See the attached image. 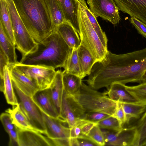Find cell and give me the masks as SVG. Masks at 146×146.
<instances>
[{"label":"cell","instance_id":"cell-8","mask_svg":"<svg viewBox=\"0 0 146 146\" xmlns=\"http://www.w3.org/2000/svg\"><path fill=\"white\" fill-rule=\"evenodd\" d=\"M13 66L27 77L35 80L41 90L50 87L56 72L55 69L52 68L23 64L19 62Z\"/></svg>","mask_w":146,"mask_h":146},{"label":"cell","instance_id":"cell-13","mask_svg":"<svg viewBox=\"0 0 146 146\" xmlns=\"http://www.w3.org/2000/svg\"><path fill=\"white\" fill-rule=\"evenodd\" d=\"M118 9L146 24V0H113Z\"/></svg>","mask_w":146,"mask_h":146},{"label":"cell","instance_id":"cell-11","mask_svg":"<svg viewBox=\"0 0 146 146\" xmlns=\"http://www.w3.org/2000/svg\"><path fill=\"white\" fill-rule=\"evenodd\" d=\"M42 114L46 128L45 135L48 138L54 141L70 138L71 129L66 125L67 123L65 121L59 117H51L43 112Z\"/></svg>","mask_w":146,"mask_h":146},{"label":"cell","instance_id":"cell-26","mask_svg":"<svg viewBox=\"0 0 146 146\" xmlns=\"http://www.w3.org/2000/svg\"><path fill=\"white\" fill-rule=\"evenodd\" d=\"M0 22L1 23L7 36L15 45L14 32L7 0H0Z\"/></svg>","mask_w":146,"mask_h":146},{"label":"cell","instance_id":"cell-5","mask_svg":"<svg viewBox=\"0 0 146 146\" xmlns=\"http://www.w3.org/2000/svg\"><path fill=\"white\" fill-rule=\"evenodd\" d=\"M81 44L89 51L96 61L101 62L108 51L102 44L78 1V14Z\"/></svg>","mask_w":146,"mask_h":146},{"label":"cell","instance_id":"cell-29","mask_svg":"<svg viewBox=\"0 0 146 146\" xmlns=\"http://www.w3.org/2000/svg\"><path fill=\"white\" fill-rule=\"evenodd\" d=\"M66 72L77 76L82 79L84 78L78 55L77 49H72L64 68Z\"/></svg>","mask_w":146,"mask_h":146},{"label":"cell","instance_id":"cell-27","mask_svg":"<svg viewBox=\"0 0 146 146\" xmlns=\"http://www.w3.org/2000/svg\"><path fill=\"white\" fill-rule=\"evenodd\" d=\"M120 103L125 114L126 123L127 124L132 119H139L146 110V106L137 102Z\"/></svg>","mask_w":146,"mask_h":146},{"label":"cell","instance_id":"cell-33","mask_svg":"<svg viewBox=\"0 0 146 146\" xmlns=\"http://www.w3.org/2000/svg\"><path fill=\"white\" fill-rule=\"evenodd\" d=\"M97 123L102 129L118 131L123 128V126L118 120L112 116H110Z\"/></svg>","mask_w":146,"mask_h":146},{"label":"cell","instance_id":"cell-6","mask_svg":"<svg viewBox=\"0 0 146 146\" xmlns=\"http://www.w3.org/2000/svg\"><path fill=\"white\" fill-rule=\"evenodd\" d=\"M17 49L22 56L31 52L37 43L31 37L21 19L13 0H7Z\"/></svg>","mask_w":146,"mask_h":146},{"label":"cell","instance_id":"cell-10","mask_svg":"<svg viewBox=\"0 0 146 146\" xmlns=\"http://www.w3.org/2000/svg\"><path fill=\"white\" fill-rule=\"evenodd\" d=\"M84 110L72 96L64 91L59 117L67 123L70 128L75 126L85 113Z\"/></svg>","mask_w":146,"mask_h":146},{"label":"cell","instance_id":"cell-35","mask_svg":"<svg viewBox=\"0 0 146 146\" xmlns=\"http://www.w3.org/2000/svg\"><path fill=\"white\" fill-rule=\"evenodd\" d=\"M110 116H111L100 112H91L86 113L80 119L98 123Z\"/></svg>","mask_w":146,"mask_h":146},{"label":"cell","instance_id":"cell-18","mask_svg":"<svg viewBox=\"0 0 146 146\" xmlns=\"http://www.w3.org/2000/svg\"><path fill=\"white\" fill-rule=\"evenodd\" d=\"M62 8L65 21L70 23L79 34L78 20V0H58Z\"/></svg>","mask_w":146,"mask_h":146},{"label":"cell","instance_id":"cell-41","mask_svg":"<svg viewBox=\"0 0 146 146\" xmlns=\"http://www.w3.org/2000/svg\"><path fill=\"white\" fill-rule=\"evenodd\" d=\"M77 146H98L87 136L83 135L76 138Z\"/></svg>","mask_w":146,"mask_h":146},{"label":"cell","instance_id":"cell-31","mask_svg":"<svg viewBox=\"0 0 146 146\" xmlns=\"http://www.w3.org/2000/svg\"><path fill=\"white\" fill-rule=\"evenodd\" d=\"M55 30L59 25L65 21L62 8L58 0H46Z\"/></svg>","mask_w":146,"mask_h":146},{"label":"cell","instance_id":"cell-37","mask_svg":"<svg viewBox=\"0 0 146 146\" xmlns=\"http://www.w3.org/2000/svg\"><path fill=\"white\" fill-rule=\"evenodd\" d=\"M116 118L123 126L126 123L125 115L121 103L117 102L116 110L113 115L111 116Z\"/></svg>","mask_w":146,"mask_h":146},{"label":"cell","instance_id":"cell-24","mask_svg":"<svg viewBox=\"0 0 146 146\" xmlns=\"http://www.w3.org/2000/svg\"><path fill=\"white\" fill-rule=\"evenodd\" d=\"M5 112L10 114L13 123L18 128L21 129L35 130L21 110L19 104L13 106L12 108L7 109Z\"/></svg>","mask_w":146,"mask_h":146},{"label":"cell","instance_id":"cell-30","mask_svg":"<svg viewBox=\"0 0 146 146\" xmlns=\"http://www.w3.org/2000/svg\"><path fill=\"white\" fill-rule=\"evenodd\" d=\"M84 11L104 46L107 48L108 40L105 33L102 30L96 19V17L91 11L84 0H78Z\"/></svg>","mask_w":146,"mask_h":146},{"label":"cell","instance_id":"cell-16","mask_svg":"<svg viewBox=\"0 0 146 146\" xmlns=\"http://www.w3.org/2000/svg\"><path fill=\"white\" fill-rule=\"evenodd\" d=\"M32 98L43 113L53 117H59L52 99L49 88L39 90Z\"/></svg>","mask_w":146,"mask_h":146},{"label":"cell","instance_id":"cell-19","mask_svg":"<svg viewBox=\"0 0 146 146\" xmlns=\"http://www.w3.org/2000/svg\"><path fill=\"white\" fill-rule=\"evenodd\" d=\"M64 40L71 49H78L81 40L78 32L69 23L65 21L56 29Z\"/></svg>","mask_w":146,"mask_h":146},{"label":"cell","instance_id":"cell-2","mask_svg":"<svg viewBox=\"0 0 146 146\" xmlns=\"http://www.w3.org/2000/svg\"><path fill=\"white\" fill-rule=\"evenodd\" d=\"M71 49L55 30L37 43L32 51L23 56L19 63L55 69L64 68Z\"/></svg>","mask_w":146,"mask_h":146},{"label":"cell","instance_id":"cell-43","mask_svg":"<svg viewBox=\"0 0 146 146\" xmlns=\"http://www.w3.org/2000/svg\"><path fill=\"white\" fill-rule=\"evenodd\" d=\"M81 121L80 119L75 126L70 128V138H77L83 135L81 131Z\"/></svg>","mask_w":146,"mask_h":146},{"label":"cell","instance_id":"cell-20","mask_svg":"<svg viewBox=\"0 0 146 146\" xmlns=\"http://www.w3.org/2000/svg\"><path fill=\"white\" fill-rule=\"evenodd\" d=\"M62 73L61 70L56 71L54 79L49 88L52 102L59 116L64 91Z\"/></svg>","mask_w":146,"mask_h":146},{"label":"cell","instance_id":"cell-14","mask_svg":"<svg viewBox=\"0 0 146 146\" xmlns=\"http://www.w3.org/2000/svg\"><path fill=\"white\" fill-rule=\"evenodd\" d=\"M18 130L19 146H54L52 140L36 130Z\"/></svg>","mask_w":146,"mask_h":146},{"label":"cell","instance_id":"cell-34","mask_svg":"<svg viewBox=\"0 0 146 146\" xmlns=\"http://www.w3.org/2000/svg\"><path fill=\"white\" fill-rule=\"evenodd\" d=\"M87 136L98 146L105 145L104 138L102 131L98 124L93 128Z\"/></svg>","mask_w":146,"mask_h":146},{"label":"cell","instance_id":"cell-38","mask_svg":"<svg viewBox=\"0 0 146 146\" xmlns=\"http://www.w3.org/2000/svg\"><path fill=\"white\" fill-rule=\"evenodd\" d=\"M130 21L139 33L146 38V24L133 17H131Z\"/></svg>","mask_w":146,"mask_h":146},{"label":"cell","instance_id":"cell-9","mask_svg":"<svg viewBox=\"0 0 146 146\" xmlns=\"http://www.w3.org/2000/svg\"><path fill=\"white\" fill-rule=\"evenodd\" d=\"M87 2L96 17H100L115 25L119 23V10L113 0H87Z\"/></svg>","mask_w":146,"mask_h":146},{"label":"cell","instance_id":"cell-22","mask_svg":"<svg viewBox=\"0 0 146 146\" xmlns=\"http://www.w3.org/2000/svg\"><path fill=\"white\" fill-rule=\"evenodd\" d=\"M0 48L7 56L9 61V66H13L19 62L15 51V46L7 36L0 22Z\"/></svg>","mask_w":146,"mask_h":146},{"label":"cell","instance_id":"cell-32","mask_svg":"<svg viewBox=\"0 0 146 146\" xmlns=\"http://www.w3.org/2000/svg\"><path fill=\"white\" fill-rule=\"evenodd\" d=\"M125 86L137 103L146 106V83L134 86L125 85Z\"/></svg>","mask_w":146,"mask_h":146},{"label":"cell","instance_id":"cell-15","mask_svg":"<svg viewBox=\"0 0 146 146\" xmlns=\"http://www.w3.org/2000/svg\"><path fill=\"white\" fill-rule=\"evenodd\" d=\"M13 83L26 95L32 97L40 90L36 82L15 68L10 67Z\"/></svg>","mask_w":146,"mask_h":146},{"label":"cell","instance_id":"cell-42","mask_svg":"<svg viewBox=\"0 0 146 146\" xmlns=\"http://www.w3.org/2000/svg\"><path fill=\"white\" fill-rule=\"evenodd\" d=\"M6 65L9 66V63L8 58L3 51L0 49V76L3 78V75L4 67Z\"/></svg>","mask_w":146,"mask_h":146},{"label":"cell","instance_id":"cell-3","mask_svg":"<svg viewBox=\"0 0 146 146\" xmlns=\"http://www.w3.org/2000/svg\"><path fill=\"white\" fill-rule=\"evenodd\" d=\"M21 19L37 43L55 31L46 0H13Z\"/></svg>","mask_w":146,"mask_h":146},{"label":"cell","instance_id":"cell-28","mask_svg":"<svg viewBox=\"0 0 146 146\" xmlns=\"http://www.w3.org/2000/svg\"><path fill=\"white\" fill-rule=\"evenodd\" d=\"M134 126L135 134L133 146H146V110Z\"/></svg>","mask_w":146,"mask_h":146},{"label":"cell","instance_id":"cell-7","mask_svg":"<svg viewBox=\"0 0 146 146\" xmlns=\"http://www.w3.org/2000/svg\"><path fill=\"white\" fill-rule=\"evenodd\" d=\"M13 84L20 108L29 122L35 130L45 134L46 128L42 111L32 97L24 93L13 83Z\"/></svg>","mask_w":146,"mask_h":146},{"label":"cell","instance_id":"cell-4","mask_svg":"<svg viewBox=\"0 0 146 146\" xmlns=\"http://www.w3.org/2000/svg\"><path fill=\"white\" fill-rule=\"evenodd\" d=\"M72 96L86 113L96 112L111 116L117 106V102L111 99L104 92H99L82 82L79 92Z\"/></svg>","mask_w":146,"mask_h":146},{"label":"cell","instance_id":"cell-12","mask_svg":"<svg viewBox=\"0 0 146 146\" xmlns=\"http://www.w3.org/2000/svg\"><path fill=\"white\" fill-rule=\"evenodd\" d=\"M101 129L104 137L105 145L133 146L135 134L134 125L123 127L118 131Z\"/></svg>","mask_w":146,"mask_h":146},{"label":"cell","instance_id":"cell-17","mask_svg":"<svg viewBox=\"0 0 146 146\" xmlns=\"http://www.w3.org/2000/svg\"><path fill=\"white\" fill-rule=\"evenodd\" d=\"M0 90L3 93L8 104L12 106L19 104L13 86L10 67L7 65L4 67L3 78H0Z\"/></svg>","mask_w":146,"mask_h":146},{"label":"cell","instance_id":"cell-39","mask_svg":"<svg viewBox=\"0 0 146 146\" xmlns=\"http://www.w3.org/2000/svg\"><path fill=\"white\" fill-rule=\"evenodd\" d=\"M81 119L80 125L82 134L83 135L87 136L91 130L98 123H97Z\"/></svg>","mask_w":146,"mask_h":146},{"label":"cell","instance_id":"cell-36","mask_svg":"<svg viewBox=\"0 0 146 146\" xmlns=\"http://www.w3.org/2000/svg\"><path fill=\"white\" fill-rule=\"evenodd\" d=\"M0 119L7 132L16 127L13 122L10 115L6 112L1 113L0 116Z\"/></svg>","mask_w":146,"mask_h":146},{"label":"cell","instance_id":"cell-25","mask_svg":"<svg viewBox=\"0 0 146 146\" xmlns=\"http://www.w3.org/2000/svg\"><path fill=\"white\" fill-rule=\"evenodd\" d=\"M82 79L76 75L63 71L62 81L64 91L68 96H73L79 91Z\"/></svg>","mask_w":146,"mask_h":146},{"label":"cell","instance_id":"cell-44","mask_svg":"<svg viewBox=\"0 0 146 146\" xmlns=\"http://www.w3.org/2000/svg\"><path fill=\"white\" fill-rule=\"evenodd\" d=\"M145 83H146V70L143 74L139 84Z\"/></svg>","mask_w":146,"mask_h":146},{"label":"cell","instance_id":"cell-23","mask_svg":"<svg viewBox=\"0 0 146 146\" xmlns=\"http://www.w3.org/2000/svg\"><path fill=\"white\" fill-rule=\"evenodd\" d=\"M77 52L80 68L84 77L90 74L96 62L89 51L81 44L77 49Z\"/></svg>","mask_w":146,"mask_h":146},{"label":"cell","instance_id":"cell-40","mask_svg":"<svg viewBox=\"0 0 146 146\" xmlns=\"http://www.w3.org/2000/svg\"><path fill=\"white\" fill-rule=\"evenodd\" d=\"M7 133L9 138V145L19 146L18 128L16 127L15 129L9 130Z\"/></svg>","mask_w":146,"mask_h":146},{"label":"cell","instance_id":"cell-21","mask_svg":"<svg viewBox=\"0 0 146 146\" xmlns=\"http://www.w3.org/2000/svg\"><path fill=\"white\" fill-rule=\"evenodd\" d=\"M104 92L111 99L120 102L136 103L135 100L125 88V85L114 83Z\"/></svg>","mask_w":146,"mask_h":146},{"label":"cell","instance_id":"cell-1","mask_svg":"<svg viewBox=\"0 0 146 146\" xmlns=\"http://www.w3.org/2000/svg\"><path fill=\"white\" fill-rule=\"evenodd\" d=\"M146 70V47L118 54L108 50L104 58L94 65L86 81L97 90L114 83L139 84Z\"/></svg>","mask_w":146,"mask_h":146}]
</instances>
